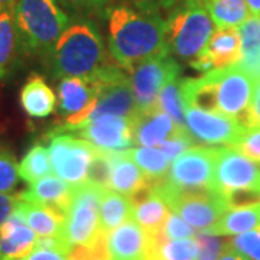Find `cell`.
<instances>
[{"instance_id": "cell-36", "label": "cell", "mask_w": 260, "mask_h": 260, "mask_svg": "<svg viewBox=\"0 0 260 260\" xmlns=\"http://www.w3.org/2000/svg\"><path fill=\"white\" fill-rule=\"evenodd\" d=\"M227 247L247 260H260V227L250 232L237 234L229 240Z\"/></svg>"}, {"instance_id": "cell-29", "label": "cell", "mask_w": 260, "mask_h": 260, "mask_svg": "<svg viewBox=\"0 0 260 260\" xmlns=\"http://www.w3.org/2000/svg\"><path fill=\"white\" fill-rule=\"evenodd\" d=\"M129 152L132 159L138 164V167L152 184H158L165 179L171 159L160 149L139 148L132 149Z\"/></svg>"}, {"instance_id": "cell-9", "label": "cell", "mask_w": 260, "mask_h": 260, "mask_svg": "<svg viewBox=\"0 0 260 260\" xmlns=\"http://www.w3.org/2000/svg\"><path fill=\"white\" fill-rule=\"evenodd\" d=\"M214 188L224 197L247 192L260 197V164L233 148H220L214 168Z\"/></svg>"}, {"instance_id": "cell-17", "label": "cell", "mask_w": 260, "mask_h": 260, "mask_svg": "<svg viewBox=\"0 0 260 260\" xmlns=\"http://www.w3.org/2000/svg\"><path fill=\"white\" fill-rule=\"evenodd\" d=\"M182 130L188 129L179 127L167 113L156 107L133 119V142L143 148H156Z\"/></svg>"}, {"instance_id": "cell-28", "label": "cell", "mask_w": 260, "mask_h": 260, "mask_svg": "<svg viewBox=\"0 0 260 260\" xmlns=\"http://www.w3.org/2000/svg\"><path fill=\"white\" fill-rule=\"evenodd\" d=\"M217 28H239L249 18L244 0H201Z\"/></svg>"}, {"instance_id": "cell-5", "label": "cell", "mask_w": 260, "mask_h": 260, "mask_svg": "<svg viewBox=\"0 0 260 260\" xmlns=\"http://www.w3.org/2000/svg\"><path fill=\"white\" fill-rule=\"evenodd\" d=\"M153 189L167 203L172 213L178 214L195 230L205 232L229 210L224 194L214 188L181 189L165 181L153 184Z\"/></svg>"}, {"instance_id": "cell-32", "label": "cell", "mask_w": 260, "mask_h": 260, "mask_svg": "<svg viewBox=\"0 0 260 260\" xmlns=\"http://www.w3.org/2000/svg\"><path fill=\"white\" fill-rule=\"evenodd\" d=\"M159 110L165 112L179 127H186L185 104L181 93V80H172L162 88L156 103Z\"/></svg>"}, {"instance_id": "cell-26", "label": "cell", "mask_w": 260, "mask_h": 260, "mask_svg": "<svg viewBox=\"0 0 260 260\" xmlns=\"http://www.w3.org/2000/svg\"><path fill=\"white\" fill-rule=\"evenodd\" d=\"M132 200L130 197L119 194L112 189H106L100 200V230L104 234L117 229L120 224L132 217Z\"/></svg>"}, {"instance_id": "cell-39", "label": "cell", "mask_w": 260, "mask_h": 260, "mask_svg": "<svg viewBox=\"0 0 260 260\" xmlns=\"http://www.w3.org/2000/svg\"><path fill=\"white\" fill-rule=\"evenodd\" d=\"M162 233L169 240H181V239L194 237V229L186 221H184L178 214L172 211L165 221V225L162 227Z\"/></svg>"}, {"instance_id": "cell-48", "label": "cell", "mask_w": 260, "mask_h": 260, "mask_svg": "<svg viewBox=\"0 0 260 260\" xmlns=\"http://www.w3.org/2000/svg\"><path fill=\"white\" fill-rule=\"evenodd\" d=\"M16 0H0V12L2 10H8V9H13Z\"/></svg>"}, {"instance_id": "cell-33", "label": "cell", "mask_w": 260, "mask_h": 260, "mask_svg": "<svg viewBox=\"0 0 260 260\" xmlns=\"http://www.w3.org/2000/svg\"><path fill=\"white\" fill-rule=\"evenodd\" d=\"M242 56L237 64H244L260 55V18L249 16L239 26Z\"/></svg>"}, {"instance_id": "cell-16", "label": "cell", "mask_w": 260, "mask_h": 260, "mask_svg": "<svg viewBox=\"0 0 260 260\" xmlns=\"http://www.w3.org/2000/svg\"><path fill=\"white\" fill-rule=\"evenodd\" d=\"M109 260H152V237L133 218L107 234Z\"/></svg>"}, {"instance_id": "cell-1", "label": "cell", "mask_w": 260, "mask_h": 260, "mask_svg": "<svg viewBox=\"0 0 260 260\" xmlns=\"http://www.w3.org/2000/svg\"><path fill=\"white\" fill-rule=\"evenodd\" d=\"M109 49L123 70L168 55L165 20L153 5H120L109 12Z\"/></svg>"}, {"instance_id": "cell-34", "label": "cell", "mask_w": 260, "mask_h": 260, "mask_svg": "<svg viewBox=\"0 0 260 260\" xmlns=\"http://www.w3.org/2000/svg\"><path fill=\"white\" fill-rule=\"evenodd\" d=\"M110 175H112V152L97 148L90 162L85 181L93 185L100 186L103 189H109Z\"/></svg>"}, {"instance_id": "cell-21", "label": "cell", "mask_w": 260, "mask_h": 260, "mask_svg": "<svg viewBox=\"0 0 260 260\" xmlns=\"http://www.w3.org/2000/svg\"><path fill=\"white\" fill-rule=\"evenodd\" d=\"M74 188L75 186L65 182L59 177L47 175L35 182H30L28 188L18 194V197L23 201L55 207L67 214L74 197Z\"/></svg>"}, {"instance_id": "cell-42", "label": "cell", "mask_w": 260, "mask_h": 260, "mask_svg": "<svg viewBox=\"0 0 260 260\" xmlns=\"http://www.w3.org/2000/svg\"><path fill=\"white\" fill-rule=\"evenodd\" d=\"M70 251L51 247H35L22 260H68Z\"/></svg>"}, {"instance_id": "cell-13", "label": "cell", "mask_w": 260, "mask_h": 260, "mask_svg": "<svg viewBox=\"0 0 260 260\" xmlns=\"http://www.w3.org/2000/svg\"><path fill=\"white\" fill-rule=\"evenodd\" d=\"M58 97L64 121L56 132H70L88 120L97 103V88L88 78H62L58 87Z\"/></svg>"}, {"instance_id": "cell-25", "label": "cell", "mask_w": 260, "mask_h": 260, "mask_svg": "<svg viewBox=\"0 0 260 260\" xmlns=\"http://www.w3.org/2000/svg\"><path fill=\"white\" fill-rule=\"evenodd\" d=\"M260 227V201L254 204L230 208L208 230L214 236H237Z\"/></svg>"}, {"instance_id": "cell-43", "label": "cell", "mask_w": 260, "mask_h": 260, "mask_svg": "<svg viewBox=\"0 0 260 260\" xmlns=\"http://www.w3.org/2000/svg\"><path fill=\"white\" fill-rule=\"evenodd\" d=\"M18 203V195L0 192V225L9 218Z\"/></svg>"}, {"instance_id": "cell-4", "label": "cell", "mask_w": 260, "mask_h": 260, "mask_svg": "<svg viewBox=\"0 0 260 260\" xmlns=\"http://www.w3.org/2000/svg\"><path fill=\"white\" fill-rule=\"evenodd\" d=\"M169 52L195 59L214 32V23L201 0H184L165 20Z\"/></svg>"}, {"instance_id": "cell-8", "label": "cell", "mask_w": 260, "mask_h": 260, "mask_svg": "<svg viewBox=\"0 0 260 260\" xmlns=\"http://www.w3.org/2000/svg\"><path fill=\"white\" fill-rule=\"evenodd\" d=\"M95 149L88 140L78 139L73 133L55 132L48 148L52 171L73 186L81 185L87 179Z\"/></svg>"}, {"instance_id": "cell-14", "label": "cell", "mask_w": 260, "mask_h": 260, "mask_svg": "<svg viewBox=\"0 0 260 260\" xmlns=\"http://www.w3.org/2000/svg\"><path fill=\"white\" fill-rule=\"evenodd\" d=\"M70 132L88 140L95 148L110 152H123L133 143V120L127 117L103 116L84 121Z\"/></svg>"}, {"instance_id": "cell-24", "label": "cell", "mask_w": 260, "mask_h": 260, "mask_svg": "<svg viewBox=\"0 0 260 260\" xmlns=\"http://www.w3.org/2000/svg\"><path fill=\"white\" fill-rule=\"evenodd\" d=\"M20 104L28 116L42 119L52 114L55 110V93L41 75L34 74L22 87Z\"/></svg>"}, {"instance_id": "cell-7", "label": "cell", "mask_w": 260, "mask_h": 260, "mask_svg": "<svg viewBox=\"0 0 260 260\" xmlns=\"http://www.w3.org/2000/svg\"><path fill=\"white\" fill-rule=\"evenodd\" d=\"M179 65L168 55L149 58L130 70L132 90L138 114L155 110L158 95L169 81L179 77Z\"/></svg>"}, {"instance_id": "cell-15", "label": "cell", "mask_w": 260, "mask_h": 260, "mask_svg": "<svg viewBox=\"0 0 260 260\" xmlns=\"http://www.w3.org/2000/svg\"><path fill=\"white\" fill-rule=\"evenodd\" d=\"M242 56V42L237 28H217L205 44L203 51L195 59L191 61V67L208 73V70H218L224 67L237 64Z\"/></svg>"}, {"instance_id": "cell-37", "label": "cell", "mask_w": 260, "mask_h": 260, "mask_svg": "<svg viewBox=\"0 0 260 260\" xmlns=\"http://www.w3.org/2000/svg\"><path fill=\"white\" fill-rule=\"evenodd\" d=\"M198 243V254L195 260H218V257L227 250L229 240L221 239V236H214L207 232L197 234Z\"/></svg>"}, {"instance_id": "cell-23", "label": "cell", "mask_w": 260, "mask_h": 260, "mask_svg": "<svg viewBox=\"0 0 260 260\" xmlns=\"http://www.w3.org/2000/svg\"><path fill=\"white\" fill-rule=\"evenodd\" d=\"M181 93L185 109L191 107L203 112L218 113L215 70L205 73L200 78L181 80Z\"/></svg>"}, {"instance_id": "cell-22", "label": "cell", "mask_w": 260, "mask_h": 260, "mask_svg": "<svg viewBox=\"0 0 260 260\" xmlns=\"http://www.w3.org/2000/svg\"><path fill=\"white\" fill-rule=\"evenodd\" d=\"M149 185H152V182L132 159L129 150L112 152V175L109 189L126 197H133Z\"/></svg>"}, {"instance_id": "cell-31", "label": "cell", "mask_w": 260, "mask_h": 260, "mask_svg": "<svg viewBox=\"0 0 260 260\" xmlns=\"http://www.w3.org/2000/svg\"><path fill=\"white\" fill-rule=\"evenodd\" d=\"M18 49V38L13 20V9L0 12V80L8 74Z\"/></svg>"}, {"instance_id": "cell-41", "label": "cell", "mask_w": 260, "mask_h": 260, "mask_svg": "<svg viewBox=\"0 0 260 260\" xmlns=\"http://www.w3.org/2000/svg\"><path fill=\"white\" fill-rule=\"evenodd\" d=\"M243 126L249 132L260 129V80H257L253 87L250 107H249V112H247Z\"/></svg>"}, {"instance_id": "cell-30", "label": "cell", "mask_w": 260, "mask_h": 260, "mask_svg": "<svg viewBox=\"0 0 260 260\" xmlns=\"http://www.w3.org/2000/svg\"><path fill=\"white\" fill-rule=\"evenodd\" d=\"M18 169L19 178H22L28 184L47 177L52 171L49 150L41 143L34 145L20 160Z\"/></svg>"}, {"instance_id": "cell-35", "label": "cell", "mask_w": 260, "mask_h": 260, "mask_svg": "<svg viewBox=\"0 0 260 260\" xmlns=\"http://www.w3.org/2000/svg\"><path fill=\"white\" fill-rule=\"evenodd\" d=\"M19 165L13 152L0 145V192L10 194L18 186Z\"/></svg>"}, {"instance_id": "cell-38", "label": "cell", "mask_w": 260, "mask_h": 260, "mask_svg": "<svg viewBox=\"0 0 260 260\" xmlns=\"http://www.w3.org/2000/svg\"><path fill=\"white\" fill-rule=\"evenodd\" d=\"M68 260H109L107 234L102 233L90 246H75L68 254Z\"/></svg>"}, {"instance_id": "cell-45", "label": "cell", "mask_w": 260, "mask_h": 260, "mask_svg": "<svg viewBox=\"0 0 260 260\" xmlns=\"http://www.w3.org/2000/svg\"><path fill=\"white\" fill-rule=\"evenodd\" d=\"M237 65L239 68H242L243 71H246L247 74L250 75L251 78H260V55L254 59H251L249 62H244V64H234Z\"/></svg>"}, {"instance_id": "cell-20", "label": "cell", "mask_w": 260, "mask_h": 260, "mask_svg": "<svg viewBox=\"0 0 260 260\" xmlns=\"http://www.w3.org/2000/svg\"><path fill=\"white\" fill-rule=\"evenodd\" d=\"M130 200L133 204L132 218L149 234L160 232L171 210L164 198L153 189V184L130 197Z\"/></svg>"}, {"instance_id": "cell-2", "label": "cell", "mask_w": 260, "mask_h": 260, "mask_svg": "<svg viewBox=\"0 0 260 260\" xmlns=\"http://www.w3.org/2000/svg\"><path fill=\"white\" fill-rule=\"evenodd\" d=\"M112 61L114 59L106 54L99 29L90 20L70 25L48 55L54 78H91Z\"/></svg>"}, {"instance_id": "cell-6", "label": "cell", "mask_w": 260, "mask_h": 260, "mask_svg": "<svg viewBox=\"0 0 260 260\" xmlns=\"http://www.w3.org/2000/svg\"><path fill=\"white\" fill-rule=\"evenodd\" d=\"M104 191L87 181L74 188V197L65 214L64 225V240L71 247L90 246L102 234L99 208Z\"/></svg>"}, {"instance_id": "cell-47", "label": "cell", "mask_w": 260, "mask_h": 260, "mask_svg": "<svg viewBox=\"0 0 260 260\" xmlns=\"http://www.w3.org/2000/svg\"><path fill=\"white\" fill-rule=\"evenodd\" d=\"M218 260H247V259H244V257L240 256L239 253H236L234 250H232V249H229V247H227V250L224 251L223 254L218 257Z\"/></svg>"}, {"instance_id": "cell-12", "label": "cell", "mask_w": 260, "mask_h": 260, "mask_svg": "<svg viewBox=\"0 0 260 260\" xmlns=\"http://www.w3.org/2000/svg\"><path fill=\"white\" fill-rule=\"evenodd\" d=\"M218 113L244 123L253 95V78L239 68L230 65L215 70Z\"/></svg>"}, {"instance_id": "cell-40", "label": "cell", "mask_w": 260, "mask_h": 260, "mask_svg": "<svg viewBox=\"0 0 260 260\" xmlns=\"http://www.w3.org/2000/svg\"><path fill=\"white\" fill-rule=\"evenodd\" d=\"M230 148L236 149L237 152L243 153L246 158L260 164V129L247 132L237 145L230 146Z\"/></svg>"}, {"instance_id": "cell-18", "label": "cell", "mask_w": 260, "mask_h": 260, "mask_svg": "<svg viewBox=\"0 0 260 260\" xmlns=\"http://www.w3.org/2000/svg\"><path fill=\"white\" fill-rule=\"evenodd\" d=\"M13 211L23 218V221L38 237H58L64 240L65 213L62 210L23 201L18 197V203Z\"/></svg>"}, {"instance_id": "cell-10", "label": "cell", "mask_w": 260, "mask_h": 260, "mask_svg": "<svg viewBox=\"0 0 260 260\" xmlns=\"http://www.w3.org/2000/svg\"><path fill=\"white\" fill-rule=\"evenodd\" d=\"M217 156V148L195 145L174 159L164 181L181 189L214 188V168Z\"/></svg>"}, {"instance_id": "cell-3", "label": "cell", "mask_w": 260, "mask_h": 260, "mask_svg": "<svg viewBox=\"0 0 260 260\" xmlns=\"http://www.w3.org/2000/svg\"><path fill=\"white\" fill-rule=\"evenodd\" d=\"M13 20L19 51L47 58L70 26V18L58 0H16Z\"/></svg>"}, {"instance_id": "cell-44", "label": "cell", "mask_w": 260, "mask_h": 260, "mask_svg": "<svg viewBox=\"0 0 260 260\" xmlns=\"http://www.w3.org/2000/svg\"><path fill=\"white\" fill-rule=\"evenodd\" d=\"M62 2L74 9L91 12V10L102 9L103 6L109 5L112 0H62Z\"/></svg>"}, {"instance_id": "cell-46", "label": "cell", "mask_w": 260, "mask_h": 260, "mask_svg": "<svg viewBox=\"0 0 260 260\" xmlns=\"http://www.w3.org/2000/svg\"><path fill=\"white\" fill-rule=\"evenodd\" d=\"M249 10V16L260 18V0H244Z\"/></svg>"}, {"instance_id": "cell-27", "label": "cell", "mask_w": 260, "mask_h": 260, "mask_svg": "<svg viewBox=\"0 0 260 260\" xmlns=\"http://www.w3.org/2000/svg\"><path fill=\"white\" fill-rule=\"evenodd\" d=\"M152 237V260H195L198 254L197 239H181L169 240L164 236L162 230Z\"/></svg>"}, {"instance_id": "cell-19", "label": "cell", "mask_w": 260, "mask_h": 260, "mask_svg": "<svg viewBox=\"0 0 260 260\" xmlns=\"http://www.w3.org/2000/svg\"><path fill=\"white\" fill-rule=\"evenodd\" d=\"M37 242V234L13 211L0 225V260H22L35 249Z\"/></svg>"}, {"instance_id": "cell-11", "label": "cell", "mask_w": 260, "mask_h": 260, "mask_svg": "<svg viewBox=\"0 0 260 260\" xmlns=\"http://www.w3.org/2000/svg\"><path fill=\"white\" fill-rule=\"evenodd\" d=\"M185 124L194 142L203 145L234 146L249 132L232 117L191 107L185 109Z\"/></svg>"}]
</instances>
